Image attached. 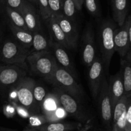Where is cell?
Masks as SVG:
<instances>
[{
  "mask_svg": "<svg viewBox=\"0 0 131 131\" xmlns=\"http://www.w3.org/2000/svg\"><path fill=\"white\" fill-rule=\"evenodd\" d=\"M117 24L113 19H104L100 22L98 28V47L105 73H108L111 59L115 52L113 35Z\"/></svg>",
  "mask_w": 131,
  "mask_h": 131,
  "instance_id": "obj_1",
  "label": "cell"
},
{
  "mask_svg": "<svg viewBox=\"0 0 131 131\" xmlns=\"http://www.w3.org/2000/svg\"><path fill=\"white\" fill-rule=\"evenodd\" d=\"M25 63L33 75L41 77L45 81L51 78L58 66L51 50L31 52L27 57Z\"/></svg>",
  "mask_w": 131,
  "mask_h": 131,
  "instance_id": "obj_2",
  "label": "cell"
},
{
  "mask_svg": "<svg viewBox=\"0 0 131 131\" xmlns=\"http://www.w3.org/2000/svg\"><path fill=\"white\" fill-rule=\"evenodd\" d=\"M46 81L69 93L80 103L84 99V91L78 83L75 78L58 65L51 78Z\"/></svg>",
  "mask_w": 131,
  "mask_h": 131,
  "instance_id": "obj_3",
  "label": "cell"
},
{
  "mask_svg": "<svg viewBox=\"0 0 131 131\" xmlns=\"http://www.w3.org/2000/svg\"><path fill=\"white\" fill-rule=\"evenodd\" d=\"M35 82L31 78L24 76L12 86L15 91L19 103L28 110L30 115L40 113V108L35 103L33 97V88Z\"/></svg>",
  "mask_w": 131,
  "mask_h": 131,
  "instance_id": "obj_4",
  "label": "cell"
},
{
  "mask_svg": "<svg viewBox=\"0 0 131 131\" xmlns=\"http://www.w3.org/2000/svg\"><path fill=\"white\" fill-rule=\"evenodd\" d=\"M31 53L30 49L22 47L15 39L6 40L0 47V61L7 65L21 66L25 64L27 57Z\"/></svg>",
  "mask_w": 131,
  "mask_h": 131,
  "instance_id": "obj_5",
  "label": "cell"
},
{
  "mask_svg": "<svg viewBox=\"0 0 131 131\" xmlns=\"http://www.w3.org/2000/svg\"><path fill=\"white\" fill-rule=\"evenodd\" d=\"M40 111L48 123L59 122L67 116V113L61 106L58 95L54 92L46 94L41 104Z\"/></svg>",
  "mask_w": 131,
  "mask_h": 131,
  "instance_id": "obj_6",
  "label": "cell"
},
{
  "mask_svg": "<svg viewBox=\"0 0 131 131\" xmlns=\"http://www.w3.org/2000/svg\"><path fill=\"white\" fill-rule=\"evenodd\" d=\"M54 92L58 95L60 104L67 114L72 115L81 122H86L90 119L81 103L62 90L54 87Z\"/></svg>",
  "mask_w": 131,
  "mask_h": 131,
  "instance_id": "obj_7",
  "label": "cell"
},
{
  "mask_svg": "<svg viewBox=\"0 0 131 131\" xmlns=\"http://www.w3.org/2000/svg\"><path fill=\"white\" fill-rule=\"evenodd\" d=\"M97 102L99 104L100 115L104 127L106 131H110L112 122L113 110L109 94L108 83L105 75L103 76Z\"/></svg>",
  "mask_w": 131,
  "mask_h": 131,
  "instance_id": "obj_8",
  "label": "cell"
},
{
  "mask_svg": "<svg viewBox=\"0 0 131 131\" xmlns=\"http://www.w3.org/2000/svg\"><path fill=\"white\" fill-rule=\"evenodd\" d=\"M97 56V46L95 33L92 23H89L84 28L82 36L81 58L83 64L89 67Z\"/></svg>",
  "mask_w": 131,
  "mask_h": 131,
  "instance_id": "obj_9",
  "label": "cell"
},
{
  "mask_svg": "<svg viewBox=\"0 0 131 131\" xmlns=\"http://www.w3.org/2000/svg\"><path fill=\"white\" fill-rule=\"evenodd\" d=\"M105 75L103 63L100 56H97L90 66L88 67V84L92 98L97 102L102 84L103 76Z\"/></svg>",
  "mask_w": 131,
  "mask_h": 131,
  "instance_id": "obj_10",
  "label": "cell"
},
{
  "mask_svg": "<svg viewBox=\"0 0 131 131\" xmlns=\"http://www.w3.org/2000/svg\"><path fill=\"white\" fill-rule=\"evenodd\" d=\"M131 24V15H128L121 26H118L115 29L113 35L115 51L120 55V58H124L127 52L131 50V42H129L127 29Z\"/></svg>",
  "mask_w": 131,
  "mask_h": 131,
  "instance_id": "obj_11",
  "label": "cell"
},
{
  "mask_svg": "<svg viewBox=\"0 0 131 131\" xmlns=\"http://www.w3.org/2000/svg\"><path fill=\"white\" fill-rule=\"evenodd\" d=\"M26 75V70L23 67L15 65H3L0 69V87H12Z\"/></svg>",
  "mask_w": 131,
  "mask_h": 131,
  "instance_id": "obj_12",
  "label": "cell"
},
{
  "mask_svg": "<svg viewBox=\"0 0 131 131\" xmlns=\"http://www.w3.org/2000/svg\"><path fill=\"white\" fill-rule=\"evenodd\" d=\"M20 14L24 18L28 30L32 33L38 31H43L42 30L41 17L38 10L36 6L31 3L26 1L21 11Z\"/></svg>",
  "mask_w": 131,
  "mask_h": 131,
  "instance_id": "obj_13",
  "label": "cell"
},
{
  "mask_svg": "<svg viewBox=\"0 0 131 131\" xmlns=\"http://www.w3.org/2000/svg\"><path fill=\"white\" fill-rule=\"evenodd\" d=\"M50 50L54 54L58 65L76 79L77 72L74 62L65 48L51 40Z\"/></svg>",
  "mask_w": 131,
  "mask_h": 131,
  "instance_id": "obj_14",
  "label": "cell"
},
{
  "mask_svg": "<svg viewBox=\"0 0 131 131\" xmlns=\"http://www.w3.org/2000/svg\"><path fill=\"white\" fill-rule=\"evenodd\" d=\"M54 17L65 34L70 49H75L78 46L79 38V34L75 23L67 18L63 14L56 15Z\"/></svg>",
  "mask_w": 131,
  "mask_h": 131,
  "instance_id": "obj_15",
  "label": "cell"
},
{
  "mask_svg": "<svg viewBox=\"0 0 131 131\" xmlns=\"http://www.w3.org/2000/svg\"><path fill=\"white\" fill-rule=\"evenodd\" d=\"M107 83L111 108L113 110L118 101L124 96V88L121 70H119L115 75L110 76Z\"/></svg>",
  "mask_w": 131,
  "mask_h": 131,
  "instance_id": "obj_16",
  "label": "cell"
},
{
  "mask_svg": "<svg viewBox=\"0 0 131 131\" xmlns=\"http://www.w3.org/2000/svg\"><path fill=\"white\" fill-rule=\"evenodd\" d=\"M45 22L47 23V28H48L50 35H51L50 39L51 40V41L58 43L64 48L70 49L65 34L60 28L58 22L56 21L54 16L51 15Z\"/></svg>",
  "mask_w": 131,
  "mask_h": 131,
  "instance_id": "obj_17",
  "label": "cell"
},
{
  "mask_svg": "<svg viewBox=\"0 0 131 131\" xmlns=\"http://www.w3.org/2000/svg\"><path fill=\"white\" fill-rule=\"evenodd\" d=\"M113 20L121 26L124 24L129 10V0H111Z\"/></svg>",
  "mask_w": 131,
  "mask_h": 131,
  "instance_id": "obj_18",
  "label": "cell"
},
{
  "mask_svg": "<svg viewBox=\"0 0 131 131\" xmlns=\"http://www.w3.org/2000/svg\"><path fill=\"white\" fill-rule=\"evenodd\" d=\"M121 68L124 84V95L131 97V50L129 51L124 58H122Z\"/></svg>",
  "mask_w": 131,
  "mask_h": 131,
  "instance_id": "obj_19",
  "label": "cell"
},
{
  "mask_svg": "<svg viewBox=\"0 0 131 131\" xmlns=\"http://www.w3.org/2000/svg\"><path fill=\"white\" fill-rule=\"evenodd\" d=\"M8 27L10 28L14 39L24 48L30 49L32 46L33 34L29 31L24 30L20 28L15 27L8 23Z\"/></svg>",
  "mask_w": 131,
  "mask_h": 131,
  "instance_id": "obj_20",
  "label": "cell"
},
{
  "mask_svg": "<svg viewBox=\"0 0 131 131\" xmlns=\"http://www.w3.org/2000/svg\"><path fill=\"white\" fill-rule=\"evenodd\" d=\"M81 124L78 122L47 123L41 126L35 127L39 131H72L78 129Z\"/></svg>",
  "mask_w": 131,
  "mask_h": 131,
  "instance_id": "obj_21",
  "label": "cell"
},
{
  "mask_svg": "<svg viewBox=\"0 0 131 131\" xmlns=\"http://www.w3.org/2000/svg\"><path fill=\"white\" fill-rule=\"evenodd\" d=\"M51 39L49 40L43 31L33 33L31 52H37L50 50Z\"/></svg>",
  "mask_w": 131,
  "mask_h": 131,
  "instance_id": "obj_22",
  "label": "cell"
},
{
  "mask_svg": "<svg viewBox=\"0 0 131 131\" xmlns=\"http://www.w3.org/2000/svg\"><path fill=\"white\" fill-rule=\"evenodd\" d=\"M1 12L5 13V17L6 18L8 23H10L13 26L24 30H28L26 23L24 22L23 15L18 12L12 10L7 6H4Z\"/></svg>",
  "mask_w": 131,
  "mask_h": 131,
  "instance_id": "obj_23",
  "label": "cell"
},
{
  "mask_svg": "<svg viewBox=\"0 0 131 131\" xmlns=\"http://www.w3.org/2000/svg\"><path fill=\"white\" fill-rule=\"evenodd\" d=\"M62 14L67 18L75 23L77 9L72 0H61Z\"/></svg>",
  "mask_w": 131,
  "mask_h": 131,
  "instance_id": "obj_24",
  "label": "cell"
},
{
  "mask_svg": "<svg viewBox=\"0 0 131 131\" xmlns=\"http://www.w3.org/2000/svg\"><path fill=\"white\" fill-rule=\"evenodd\" d=\"M87 11L93 17L100 18L102 16V10L99 0H84Z\"/></svg>",
  "mask_w": 131,
  "mask_h": 131,
  "instance_id": "obj_25",
  "label": "cell"
},
{
  "mask_svg": "<svg viewBox=\"0 0 131 131\" xmlns=\"http://www.w3.org/2000/svg\"><path fill=\"white\" fill-rule=\"evenodd\" d=\"M33 93L35 102L37 104V106L40 108L42 101H43L46 94H47L46 89L42 85L35 82L33 88Z\"/></svg>",
  "mask_w": 131,
  "mask_h": 131,
  "instance_id": "obj_26",
  "label": "cell"
},
{
  "mask_svg": "<svg viewBox=\"0 0 131 131\" xmlns=\"http://www.w3.org/2000/svg\"><path fill=\"white\" fill-rule=\"evenodd\" d=\"M37 6L42 20L46 21L51 16L47 0H37Z\"/></svg>",
  "mask_w": 131,
  "mask_h": 131,
  "instance_id": "obj_27",
  "label": "cell"
},
{
  "mask_svg": "<svg viewBox=\"0 0 131 131\" xmlns=\"http://www.w3.org/2000/svg\"><path fill=\"white\" fill-rule=\"evenodd\" d=\"M29 127H37L48 123L46 116L42 114H37L29 116L28 118Z\"/></svg>",
  "mask_w": 131,
  "mask_h": 131,
  "instance_id": "obj_28",
  "label": "cell"
},
{
  "mask_svg": "<svg viewBox=\"0 0 131 131\" xmlns=\"http://www.w3.org/2000/svg\"><path fill=\"white\" fill-rule=\"evenodd\" d=\"M51 15H62L61 0H47Z\"/></svg>",
  "mask_w": 131,
  "mask_h": 131,
  "instance_id": "obj_29",
  "label": "cell"
},
{
  "mask_svg": "<svg viewBox=\"0 0 131 131\" xmlns=\"http://www.w3.org/2000/svg\"><path fill=\"white\" fill-rule=\"evenodd\" d=\"M26 0H4V6H7L20 14Z\"/></svg>",
  "mask_w": 131,
  "mask_h": 131,
  "instance_id": "obj_30",
  "label": "cell"
},
{
  "mask_svg": "<svg viewBox=\"0 0 131 131\" xmlns=\"http://www.w3.org/2000/svg\"><path fill=\"white\" fill-rule=\"evenodd\" d=\"M125 131H131V100L128 104L125 113Z\"/></svg>",
  "mask_w": 131,
  "mask_h": 131,
  "instance_id": "obj_31",
  "label": "cell"
},
{
  "mask_svg": "<svg viewBox=\"0 0 131 131\" xmlns=\"http://www.w3.org/2000/svg\"><path fill=\"white\" fill-rule=\"evenodd\" d=\"M74 1V4H75V8H76L78 11H80L81 10L82 7H83V3H84V0H72Z\"/></svg>",
  "mask_w": 131,
  "mask_h": 131,
  "instance_id": "obj_32",
  "label": "cell"
},
{
  "mask_svg": "<svg viewBox=\"0 0 131 131\" xmlns=\"http://www.w3.org/2000/svg\"><path fill=\"white\" fill-rule=\"evenodd\" d=\"M0 131H18V130H15V129H9V128L3 127L0 126Z\"/></svg>",
  "mask_w": 131,
  "mask_h": 131,
  "instance_id": "obj_33",
  "label": "cell"
},
{
  "mask_svg": "<svg viewBox=\"0 0 131 131\" xmlns=\"http://www.w3.org/2000/svg\"><path fill=\"white\" fill-rule=\"evenodd\" d=\"M22 131H39L38 130H37V129H35V128H33V127H26V129H24V130H23Z\"/></svg>",
  "mask_w": 131,
  "mask_h": 131,
  "instance_id": "obj_34",
  "label": "cell"
},
{
  "mask_svg": "<svg viewBox=\"0 0 131 131\" xmlns=\"http://www.w3.org/2000/svg\"><path fill=\"white\" fill-rule=\"evenodd\" d=\"M28 2L31 3V4H33L35 6H37V0H27Z\"/></svg>",
  "mask_w": 131,
  "mask_h": 131,
  "instance_id": "obj_35",
  "label": "cell"
},
{
  "mask_svg": "<svg viewBox=\"0 0 131 131\" xmlns=\"http://www.w3.org/2000/svg\"><path fill=\"white\" fill-rule=\"evenodd\" d=\"M4 8V0H0V11Z\"/></svg>",
  "mask_w": 131,
  "mask_h": 131,
  "instance_id": "obj_36",
  "label": "cell"
},
{
  "mask_svg": "<svg viewBox=\"0 0 131 131\" xmlns=\"http://www.w3.org/2000/svg\"><path fill=\"white\" fill-rule=\"evenodd\" d=\"M3 65H2V64H1V63H0V69H1V68L2 67V66H3Z\"/></svg>",
  "mask_w": 131,
  "mask_h": 131,
  "instance_id": "obj_37",
  "label": "cell"
},
{
  "mask_svg": "<svg viewBox=\"0 0 131 131\" xmlns=\"http://www.w3.org/2000/svg\"><path fill=\"white\" fill-rule=\"evenodd\" d=\"M0 59H1V55H0Z\"/></svg>",
  "mask_w": 131,
  "mask_h": 131,
  "instance_id": "obj_38",
  "label": "cell"
}]
</instances>
